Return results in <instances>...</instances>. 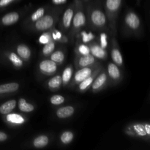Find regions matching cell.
<instances>
[{
    "mask_svg": "<svg viewBox=\"0 0 150 150\" xmlns=\"http://www.w3.org/2000/svg\"><path fill=\"white\" fill-rule=\"evenodd\" d=\"M54 24V19L51 16H42L40 18L36 21L35 26L38 30L43 31L49 29Z\"/></svg>",
    "mask_w": 150,
    "mask_h": 150,
    "instance_id": "1",
    "label": "cell"
},
{
    "mask_svg": "<svg viewBox=\"0 0 150 150\" xmlns=\"http://www.w3.org/2000/svg\"><path fill=\"white\" fill-rule=\"evenodd\" d=\"M40 69L46 73H53L57 70V64L52 60H44L40 64Z\"/></svg>",
    "mask_w": 150,
    "mask_h": 150,
    "instance_id": "2",
    "label": "cell"
},
{
    "mask_svg": "<svg viewBox=\"0 0 150 150\" xmlns=\"http://www.w3.org/2000/svg\"><path fill=\"white\" fill-rule=\"evenodd\" d=\"M92 21L96 26H103L105 23V16L100 10H94L92 13Z\"/></svg>",
    "mask_w": 150,
    "mask_h": 150,
    "instance_id": "3",
    "label": "cell"
},
{
    "mask_svg": "<svg viewBox=\"0 0 150 150\" xmlns=\"http://www.w3.org/2000/svg\"><path fill=\"white\" fill-rule=\"evenodd\" d=\"M126 23L130 26L131 29H136L140 25V20H139V17L136 16L135 13H129L125 18Z\"/></svg>",
    "mask_w": 150,
    "mask_h": 150,
    "instance_id": "4",
    "label": "cell"
},
{
    "mask_svg": "<svg viewBox=\"0 0 150 150\" xmlns=\"http://www.w3.org/2000/svg\"><path fill=\"white\" fill-rule=\"evenodd\" d=\"M19 18V15L17 13H10L8 14L5 15L1 19L2 23L4 25H12L13 23H16Z\"/></svg>",
    "mask_w": 150,
    "mask_h": 150,
    "instance_id": "5",
    "label": "cell"
},
{
    "mask_svg": "<svg viewBox=\"0 0 150 150\" xmlns=\"http://www.w3.org/2000/svg\"><path fill=\"white\" fill-rule=\"evenodd\" d=\"M16 105V101L14 100H9L0 106V113L1 114H8L13 111Z\"/></svg>",
    "mask_w": 150,
    "mask_h": 150,
    "instance_id": "6",
    "label": "cell"
},
{
    "mask_svg": "<svg viewBox=\"0 0 150 150\" xmlns=\"http://www.w3.org/2000/svg\"><path fill=\"white\" fill-rule=\"evenodd\" d=\"M74 113V108L72 106H65L57 110V115L59 118L64 119L70 117Z\"/></svg>",
    "mask_w": 150,
    "mask_h": 150,
    "instance_id": "7",
    "label": "cell"
},
{
    "mask_svg": "<svg viewBox=\"0 0 150 150\" xmlns=\"http://www.w3.org/2000/svg\"><path fill=\"white\" fill-rule=\"evenodd\" d=\"M19 84L17 83H10L0 85V94L16 92L18 89Z\"/></svg>",
    "mask_w": 150,
    "mask_h": 150,
    "instance_id": "8",
    "label": "cell"
},
{
    "mask_svg": "<svg viewBox=\"0 0 150 150\" xmlns=\"http://www.w3.org/2000/svg\"><path fill=\"white\" fill-rule=\"evenodd\" d=\"M91 73H92V70L90 68L88 67H85V68L81 69L79 71L76 73V76H75V79L76 81H82L83 80L86 79L89 76H90Z\"/></svg>",
    "mask_w": 150,
    "mask_h": 150,
    "instance_id": "9",
    "label": "cell"
},
{
    "mask_svg": "<svg viewBox=\"0 0 150 150\" xmlns=\"http://www.w3.org/2000/svg\"><path fill=\"white\" fill-rule=\"evenodd\" d=\"M17 52L20 57L23 59H29L31 55V51L26 45H19L17 48Z\"/></svg>",
    "mask_w": 150,
    "mask_h": 150,
    "instance_id": "10",
    "label": "cell"
},
{
    "mask_svg": "<svg viewBox=\"0 0 150 150\" xmlns=\"http://www.w3.org/2000/svg\"><path fill=\"white\" fill-rule=\"evenodd\" d=\"M48 143V138L45 136H40L34 140L33 144L37 148H42L46 146Z\"/></svg>",
    "mask_w": 150,
    "mask_h": 150,
    "instance_id": "11",
    "label": "cell"
},
{
    "mask_svg": "<svg viewBox=\"0 0 150 150\" xmlns=\"http://www.w3.org/2000/svg\"><path fill=\"white\" fill-rule=\"evenodd\" d=\"M73 16V11L72 9H67L64 12V16H63V24H64V27L68 28L70 26V23H71Z\"/></svg>",
    "mask_w": 150,
    "mask_h": 150,
    "instance_id": "12",
    "label": "cell"
},
{
    "mask_svg": "<svg viewBox=\"0 0 150 150\" xmlns=\"http://www.w3.org/2000/svg\"><path fill=\"white\" fill-rule=\"evenodd\" d=\"M86 19H85V16L83 13H76V16L73 18V26L75 27H79L81 26H83L85 23Z\"/></svg>",
    "mask_w": 150,
    "mask_h": 150,
    "instance_id": "13",
    "label": "cell"
},
{
    "mask_svg": "<svg viewBox=\"0 0 150 150\" xmlns=\"http://www.w3.org/2000/svg\"><path fill=\"white\" fill-rule=\"evenodd\" d=\"M19 109L23 112H31L34 110V106L30 103H28L26 102L24 99L21 98L19 100V103H18Z\"/></svg>",
    "mask_w": 150,
    "mask_h": 150,
    "instance_id": "14",
    "label": "cell"
},
{
    "mask_svg": "<svg viewBox=\"0 0 150 150\" xmlns=\"http://www.w3.org/2000/svg\"><path fill=\"white\" fill-rule=\"evenodd\" d=\"M108 72L109 76L114 79H119L120 76V72L117 65L114 64H109L108 66Z\"/></svg>",
    "mask_w": 150,
    "mask_h": 150,
    "instance_id": "15",
    "label": "cell"
},
{
    "mask_svg": "<svg viewBox=\"0 0 150 150\" xmlns=\"http://www.w3.org/2000/svg\"><path fill=\"white\" fill-rule=\"evenodd\" d=\"M94 62H95L94 57L92 56L87 54V55H84L81 58H80V59H79V64L81 67H86V66L92 64Z\"/></svg>",
    "mask_w": 150,
    "mask_h": 150,
    "instance_id": "16",
    "label": "cell"
},
{
    "mask_svg": "<svg viewBox=\"0 0 150 150\" xmlns=\"http://www.w3.org/2000/svg\"><path fill=\"white\" fill-rule=\"evenodd\" d=\"M7 120L10 122L15 123V124H22L24 122V119L19 114H9L7 117Z\"/></svg>",
    "mask_w": 150,
    "mask_h": 150,
    "instance_id": "17",
    "label": "cell"
},
{
    "mask_svg": "<svg viewBox=\"0 0 150 150\" xmlns=\"http://www.w3.org/2000/svg\"><path fill=\"white\" fill-rule=\"evenodd\" d=\"M106 79L107 77L106 75H105V73H102L100 76H98V77L97 78L96 80H95V83H93V86H92L93 89H99L100 87H101V86L105 83Z\"/></svg>",
    "mask_w": 150,
    "mask_h": 150,
    "instance_id": "18",
    "label": "cell"
},
{
    "mask_svg": "<svg viewBox=\"0 0 150 150\" xmlns=\"http://www.w3.org/2000/svg\"><path fill=\"white\" fill-rule=\"evenodd\" d=\"M122 0H106L107 8L111 11H115L120 7Z\"/></svg>",
    "mask_w": 150,
    "mask_h": 150,
    "instance_id": "19",
    "label": "cell"
},
{
    "mask_svg": "<svg viewBox=\"0 0 150 150\" xmlns=\"http://www.w3.org/2000/svg\"><path fill=\"white\" fill-rule=\"evenodd\" d=\"M91 51H92V54L95 57H97L98 58H103L105 55V51H103V48L98 46V45H94L92 48H91Z\"/></svg>",
    "mask_w": 150,
    "mask_h": 150,
    "instance_id": "20",
    "label": "cell"
},
{
    "mask_svg": "<svg viewBox=\"0 0 150 150\" xmlns=\"http://www.w3.org/2000/svg\"><path fill=\"white\" fill-rule=\"evenodd\" d=\"M111 57H112L113 60L116 64H122L123 62L122 57L121 55V53L120 52L118 49H114L111 52Z\"/></svg>",
    "mask_w": 150,
    "mask_h": 150,
    "instance_id": "21",
    "label": "cell"
},
{
    "mask_svg": "<svg viewBox=\"0 0 150 150\" xmlns=\"http://www.w3.org/2000/svg\"><path fill=\"white\" fill-rule=\"evenodd\" d=\"M62 82V79L61 76H57L48 81V86L51 88H57L60 86Z\"/></svg>",
    "mask_w": 150,
    "mask_h": 150,
    "instance_id": "22",
    "label": "cell"
},
{
    "mask_svg": "<svg viewBox=\"0 0 150 150\" xmlns=\"http://www.w3.org/2000/svg\"><path fill=\"white\" fill-rule=\"evenodd\" d=\"M73 139V133L70 131L64 132L62 133L61 136V141L63 144H67L70 143L72 140Z\"/></svg>",
    "mask_w": 150,
    "mask_h": 150,
    "instance_id": "23",
    "label": "cell"
},
{
    "mask_svg": "<svg viewBox=\"0 0 150 150\" xmlns=\"http://www.w3.org/2000/svg\"><path fill=\"white\" fill-rule=\"evenodd\" d=\"M64 54L60 51H56V52H54V54L51 55V60L55 62H62L64 60Z\"/></svg>",
    "mask_w": 150,
    "mask_h": 150,
    "instance_id": "24",
    "label": "cell"
},
{
    "mask_svg": "<svg viewBox=\"0 0 150 150\" xmlns=\"http://www.w3.org/2000/svg\"><path fill=\"white\" fill-rule=\"evenodd\" d=\"M9 59H10V61L13 62V64H14L16 67H21L23 64V62H22L21 59H20V57H18L16 54L14 53H11L9 57Z\"/></svg>",
    "mask_w": 150,
    "mask_h": 150,
    "instance_id": "25",
    "label": "cell"
},
{
    "mask_svg": "<svg viewBox=\"0 0 150 150\" xmlns=\"http://www.w3.org/2000/svg\"><path fill=\"white\" fill-rule=\"evenodd\" d=\"M54 48H55V45L53 42H48L45 44V46L43 47V49H42V52L45 55H48V54H51L53 51H54Z\"/></svg>",
    "mask_w": 150,
    "mask_h": 150,
    "instance_id": "26",
    "label": "cell"
},
{
    "mask_svg": "<svg viewBox=\"0 0 150 150\" xmlns=\"http://www.w3.org/2000/svg\"><path fill=\"white\" fill-rule=\"evenodd\" d=\"M72 76V69L70 67H67V68L64 69V72H63V75H62V79L64 83H67L70 81V78Z\"/></svg>",
    "mask_w": 150,
    "mask_h": 150,
    "instance_id": "27",
    "label": "cell"
},
{
    "mask_svg": "<svg viewBox=\"0 0 150 150\" xmlns=\"http://www.w3.org/2000/svg\"><path fill=\"white\" fill-rule=\"evenodd\" d=\"M44 13H45V10L43 8H39L32 15V20L33 21H36L37 20H38L39 18H40L42 16H44Z\"/></svg>",
    "mask_w": 150,
    "mask_h": 150,
    "instance_id": "28",
    "label": "cell"
},
{
    "mask_svg": "<svg viewBox=\"0 0 150 150\" xmlns=\"http://www.w3.org/2000/svg\"><path fill=\"white\" fill-rule=\"evenodd\" d=\"M92 81H93V79H92V77H89H89L86 78V79L82 81L80 86H79V89H80L81 90H84V89H86V88L92 83Z\"/></svg>",
    "mask_w": 150,
    "mask_h": 150,
    "instance_id": "29",
    "label": "cell"
},
{
    "mask_svg": "<svg viewBox=\"0 0 150 150\" xmlns=\"http://www.w3.org/2000/svg\"><path fill=\"white\" fill-rule=\"evenodd\" d=\"M64 97L61 96V95H54L51 98V103L54 105H59V104L64 103Z\"/></svg>",
    "mask_w": 150,
    "mask_h": 150,
    "instance_id": "30",
    "label": "cell"
},
{
    "mask_svg": "<svg viewBox=\"0 0 150 150\" xmlns=\"http://www.w3.org/2000/svg\"><path fill=\"white\" fill-rule=\"evenodd\" d=\"M82 36H83V41L84 42H87L90 41L94 38V35L92 33H86V32H82Z\"/></svg>",
    "mask_w": 150,
    "mask_h": 150,
    "instance_id": "31",
    "label": "cell"
},
{
    "mask_svg": "<svg viewBox=\"0 0 150 150\" xmlns=\"http://www.w3.org/2000/svg\"><path fill=\"white\" fill-rule=\"evenodd\" d=\"M79 51H80L81 54H82L83 55H87L90 52V50L88 48L87 46H86L85 45H81L79 47Z\"/></svg>",
    "mask_w": 150,
    "mask_h": 150,
    "instance_id": "32",
    "label": "cell"
},
{
    "mask_svg": "<svg viewBox=\"0 0 150 150\" xmlns=\"http://www.w3.org/2000/svg\"><path fill=\"white\" fill-rule=\"evenodd\" d=\"M100 42L101 48H105L107 46V36L105 33H102L100 35Z\"/></svg>",
    "mask_w": 150,
    "mask_h": 150,
    "instance_id": "33",
    "label": "cell"
},
{
    "mask_svg": "<svg viewBox=\"0 0 150 150\" xmlns=\"http://www.w3.org/2000/svg\"><path fill=\"white\" fill-rule=\"evenodd\" d=\"M50 40V37L48 34H44L42 35V36L40 38V42L41 43H43V44H46L47 42H49Z\"/></svg>",
    "mask_w": 150,
    "mask_h": 150,
    "instance_id": "34",
    "label": "cell"
},
{
    "mask_svg": "<svg viewBox=\"0 0 150 150\" xmlns=\"http://www.w3.org/2000/svg\"><path fill=\"white\" fill-rule=\"evenodd\" d=\"M13 0H0V7H4L12 2Z\"/></svg>",
    "mask_w": 150,
    "mask_h": 150,
    "instance_id": "35",
    "label": "cell"
},
{
    "mask_svg": "<svg viewBox=\"0 0 150 150\" xmlns=\"http://www.w3.org/2000/svg\"><path fill=\"white\" fill-rule=\"evenodd\" d=\"M7 136L4 133L0 132V142H4V141L7 140Z\"/></svg>",
    "mask_w": 150,
    "mask_h": 150,
    "instance_id": "36",
    "label": "cell"
},
{
    "mask_svg": "<svg viewBox=\"0 0 150 150\" xmlns=\"http://www.w3.org/2000/svg\"><path fill=\"white\" fill-rule=\"evenodd\" d=\"M66 1H67V0H53V2L56 4H61L66 2Z\"/></svg>",
    "mask_w": 150,
    "mask_h": 150,
    "instance_id": "37",
    "label": "cell"
},
{
    "mask_svg": "<svg viewBox=\"0 0 150 150\" xmlns=\"http://www.w3.org/2000/svg\"><path fill=\"white\" fill-rule=\"evenodd\" d=\"M61 33L59 32H55V33H54V35H53V37H54V39H59V38H61Z\"/></svg>",
    "mask_w": 150,
    "mask_h": 150,
    "instance_id": "38",
    "label": "cell"
},
{
    "mask_svg": "<svg viewBox=\"0 0 150 150\" xmlns=\"http://www.w3.org/2000/svg\"><path fill=\"white\" fill-rule=\"evenodd\" d=\"M149 125H146V126H145V128H146V133H147V134H149L150 133V130H149Z\"/></svg>",
    "mask_w": 150,
    "mask_h": 150,
    "instance_id": "39",
    "label": "cell"
}]
</instances>
